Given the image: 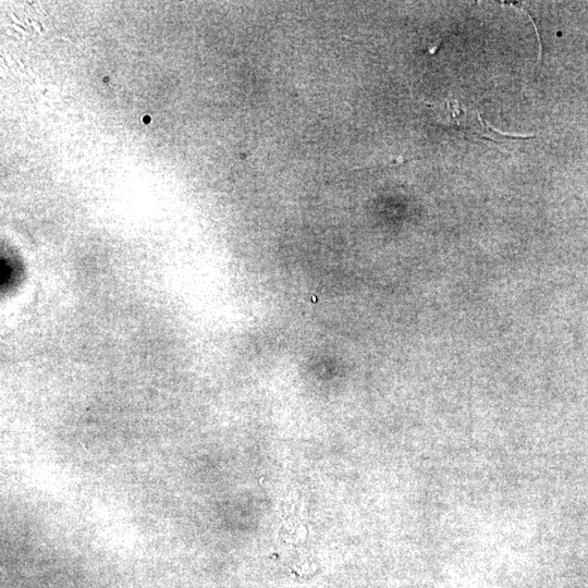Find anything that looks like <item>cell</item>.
<instances>
[{
	"mask_svg": "<svg viewBox=\"0 0 588 588\" xmlns=\"http://www.w3.org/2000/svg\"><path fill=\"white\" fill-rule=\"evenodd\" d=\"M439 117L440 125L462 133V136H467L468 139L475 138L502 144L506 140L530 139L536 137L535 135L522 136L502 133L488 123H485L478 110L465 106L458 99L448 100Z\"/></svg>",
	"mask_w": 588,
	"mask_h": 588,
	"instance_id": "6da1fadb",
	"label": "cell"
}]
</instances>
